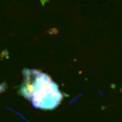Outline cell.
Wrapping results in <instances>:
<instances>
[{"mask_svg": "<svg viewBox=\"0 0 122 122\" xmlns=\"http://www.w3.org/2000/svg\"><path fill=\"white\" fill-rule=\"evenodd\" d=\"M19 91L25 98L31 100L35 108L44 110L55 109L63 98L58 85L38 70H24V82Z\"/></svg>", "mask_w": 122, "mask_h": 122, "instance_id": "obj_1", "label": "cell"}]
</instances>
